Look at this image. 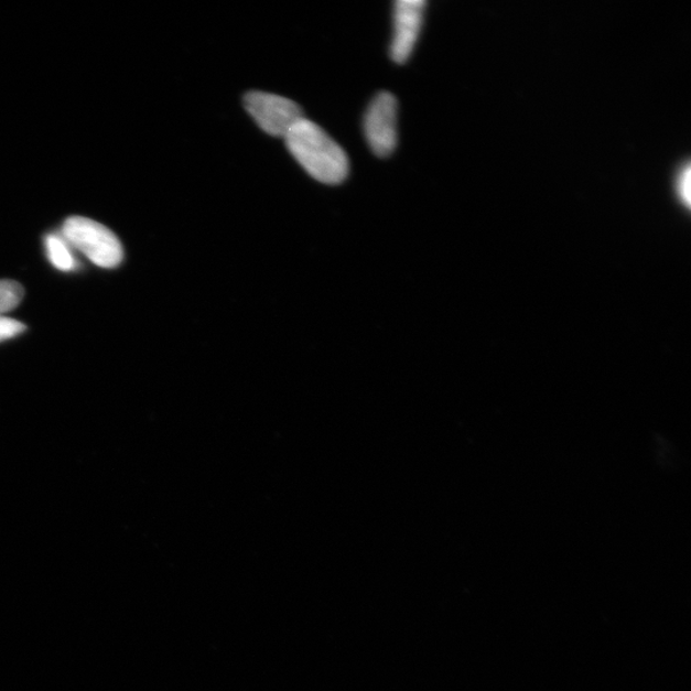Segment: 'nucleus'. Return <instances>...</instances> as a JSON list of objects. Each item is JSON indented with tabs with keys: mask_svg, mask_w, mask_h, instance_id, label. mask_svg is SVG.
<instances>
[{
	"mask_svg": "<svg viewBox=\"0 0 691 691\" xmlns=\"http://www.w3.org/2000/svg\"><path fill=\"white\" fill-rule=\"evenodd\" d=\"M293 158L314 180L325 185H338L349 172L344 149L322 127L305 117L284 137Z\"/></svg>",
	"mask_w": 691,
	"mask_h": 691,
	"instance_id": "nucleus-1",
	"label": "nucleus"
},
{
	"mask_svg": "<svg viewBox=\"0 0 691 691\" xmlns=\"http://www.w3.org/2000/svg\"><path fill=\"white\" fill-rule=\"evenodd\" d=\"M69 248H74L93 264L112 269L122 263L123 248L118 237L98 222L84 217H71L62 227V235Z\"/></svg>",
	"mask_w": 691,
	"mask_h": 691,
	"instance_id": "nucleus-2",
	"label": "nucleus"
},
{
	"mask_svg": "<svg viewBox=\"0 0 691 691\" xmlns=\"http://www.w3.org/2000/svg\"><path fill=\"white\" fill-rule=\"evenodd\" d=\"M245 109L261 130L276 138H283L304 118L298 102L280 95L250 91L244 97Z\"/></svg>",
	"mask_w": 691,
	"mask_h": 691,
	"instance_id": "nucleus-3",
	"label": "nucleus"
},
{
	"mask_svg": "<svg viewBox=\"0 0 691 691\" xmlns=\"http://www.w3.org/2000/svg\"><path fill=\"white\" fill-rule=\"evenodd\" d=\"M399 102L395 95L382 91L371 100L364 117L365 139L379 158L392 155L399 142Z\"/></svg>",
	"mask_w": 691,
	"mask_h": 691,
	"instance_id": "nucleus-4",
	"label": "nucleus"
},
{
	"mask_svg": "<svg viewBox=\"0 0 691 691\" xmlns=\"http://www.w3.org/2000/svg\"><path fill=\"white\" fill-rule=\"evenodd\" d=\"M427 3L424 0H399L393 10V37L389 54L396 63H407L415 50Z\"/></svg>",
	"mask_w": 691,
	"mask_h": 691,
	"instance_id": "nucleus-5",
	"label": "nucleus"
},
{
	"mask_svg": "<svg viewBox=\"0 0 691 691\" xmlns=\"http://www.w3.org/2000/svg\"><path fill=\"white\" fill-rule=\"evenodd\" d=\"M45 249L47 259L52 266L62 270V272H71L76 269V260L69 245L60 235H50L45 238Z\"/></svg>",
	"mask_w": 691,
	"mask_h": 691,
	"instance_id": "nucleus-6",
	"label": "nucleus"
},
{
	"mask_svg": "<svg viewBox=\"0 0 691 691\" xmlns=\"http://www.w3.org/2000/svg\"><path fill=\"white\" fill-rule=\"evenodd\" d=\"M25 296V291L20 283L14 281H0V315L18 307Z\"/></svg>",
	"mask_w": 691,
	"mask_h": 691,
	"instance_id": "nucleus-7",
	"label": "nucleus"
},
{
	"mask_svg": "<svg viewBox=\"0 0 691 691\" xmlns=\"http://www.w3.org/2000/svg\"><path fill=\"white\" fill-rule=\"evenodd\" d=\"M674 193H677L682 206L689 209L691 203V171L689 162L680 166L677 177H674Z\"/></svg>",
	"mask_w": 691,
	"mask_h": 691,
	"instance_id": "nucleus-8",
	"label": "nucleus"
},
{
	"mask_svg": "<svg viewBox=\"0 0 691 691\" xmlns=\"http://www.w3.org/2000/svg\"><path fill=\"white\" fill-rule=\"evenodd\" d=\"M25 331V324H22L19 321L11 320V317L0 315V343H3V341L11 339L13 337H18L21 335V333Z\"/></svg>",
	"mask_w": 691,
	"mask_h": 691,
	"instance_id": "nucleus-9",
	"label": "nucleus"
}]
</instances>
